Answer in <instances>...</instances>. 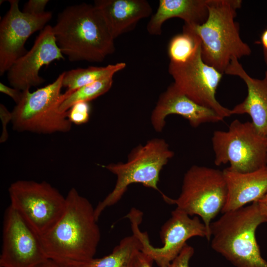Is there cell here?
I'll use <instances>...</instances> for the list:
<instances>
[{"label":"cell","mask_w":267,"mask_h":267,"mask_svg":"<svg viewBox=\"0 0 267 267\" xmlns=\"http://www.w3.org/2000/svg\"><path fill=\"white\" fill-rule=\"evenodd\" d=\"M64 213L46 233L39 237L48 259L59 263L94 258L100 231L90 202L72 188Z\"/></svg>","instance_id":"cell-1"},{"label":"cell","mask_w":267,"mask_h":267,"mask_svg":"<svg viewBox=\"0 0 267 267\" xmlns=\"http://www.w3.org/2000/svg\"><path fill=\"white\" fill-rule=\"evenodd\" d=\"M52 31L62 53L72 62H101L115 51L114 39L94 4L66 7Z\"/></svg>","instance_id":"cell-2"},{"label":"cell","mask_w":267,"mask_h":267,"mask_svg":"<svg viewBox=\"0 0 267 267\" xmlns=\"http://www.w3.org/2000/svg\"><path fill=\"white\" fill-rule=\"evenodd\" d=\"M242 3L241 0H207L208 14L205 22L183 26L199 37L203 61L223 74L233 58L239 59L251 53L235 20Z\"/></svg>","instance_id":"cell-3"},{"label":"cell","mask_w":267,"mask_h":267,"mask_svg":"<svg viewBox=\"0 0 267 267\" xmlns=\"http://www.w3.org/2000/svg\"><path fill=\"white\" fill-rule=\"evenodd\" d=\"M222 214L210 224L212 248L235 267H267L255 235L267 222L258 202Z\"/></svg>","instance_id":"cell-4"},{"label":"cell","mask_w":267,"mask_h":267,"mask_svg":"<svg viewBox=\"0 0 267 267\" xmlns=\"http://www.w3.org/2000/svg\"><path fill=\"white\" fill-rule=\"evenodd\" d=\"M174 154L165 140L153 138L133 149L126 163L102 166L115 175L117 180L113 190L94 208L96 219L98 220L106 208L118 202L132 183H141L159 191L163 196L165 194L158 187L159 175Z\"/></svg>","instance_id":"cell-5"},{"label":"cell","mask_w":267,"mask_h":267,"mask_svg":"<svg viewBox=\"0 0 267 267\" xmlns=\"http://www.w3.org/2000/svg\"><path fill=\"white\" fill-rule=\"evenodd\" d=\"M63 72L47 86L31 92L23 91L20 101L12 112L13 129L18 132L50 134L66 133L72 127L68 111L62 112L59 106L71 93H61Z\"/></svg>","instance_id":"cell-6"},{"label":"cell","mask_w":267,"mask_h":267,"mask_svg":"<svg viewBox=\"0 0 267 267\" xmlns=\"http://www.w3.org/2000/svg\"><path fill=\"white\" fill-rule=\"evenodd\" d=\"M227 192L223 171L193 165L184 174L178 198L173 199L166 195L163 198L169 204H176L190 216L200 218L210 233L212 221L222 213Z\"/></svg>","instance_id":"cell-7"},{"label":"cell","mask_w":267,"mask_h":267,"mask_svg":"<svg viewBox=\"0 0 267 267\" xmlns=\"http://www.w3.org/2000/svg\"><path fill=\"white\" fill-rule=\"evenodd\" d=\"M211 141L216 166L228 163L227 168L238 173L266 167L267 138L257 132L251 122L235 119L227 131H215Z\"/></svg>","instance_id":"cell-8"},{"label":"cell","mask_w":267,"mask_h":267,"mask_svg":"<svg viewBox=\"0 0 267 267\" xmlns=\"http://www.w3.org/2000/svg\"><path fill=\"white\" fill-rule=\"evenodd\" d=\"M10 205L40 237L56 223L63 215L66 198L46 182L18 180L8 188Z\"/></svg>","instance_id":"cell-9"},{"label":"cell","mask_w":267,"mask_h":267,"mask_svg":"<svg viewBox=\"0 0 267 267\" xmlns=\"http://www.w3.org/2000/svg\"><path fill=\"white\" fill-rule=\"evenodd\" d=\"M182 210L176 208L171 217L162 225L160 237L163 245L155 247L150 242L146 232L139 229L142 213L133 208L127 215L131 224L133 234L141 242V251L150 257L159 267H167L178 255L190 238L199 236L210 241L211 235L198 216L191 217Z\"/></svg>","instance_id":"cell-10"},{"label":"cell","mask_w":267,"mask_h":267,"mask_svg":"<svg viewBox=\"0 0 267 267\" xmlns=\"http://www.w3.org/2000/svg\"><path fill=\"white\" fill-rule=\"evenodd\" d=\"M168 71L174 80V85L191 99L212 109L223 119L232 115L231 110L221 105L216 98L223 74L203 61L201 45L185 61L170 62Z\"/></svg>","instance_id":"cell-11"},{"label":"cell","mask_w":267,"mask_h":267,"mask_svg":"<svg viewBox=\"0 0 267 267\" xmlns=\"http://www.w3.org/2000/svg\"><path fill=\"white\" fill-rule=\"evenodd\" d=\"M48 259L38 235L9 205L4 213L0 267H35Z\"/></svg>","instance_id":"cell-12"},{"label":"cell","mask_w":267,"mask_h":267,"mask_svg":"<svg viewBox=\"0 0 267 267\" xmlns=\"http://www.w3.org/2000/svg\"><path fill=\"white\" fill-rule=\"evenodd\" d=\"M8 1L9 9L0 23L1 76L27 52L24 46L28 39L36 32L42 31L52 17L49 11L40 15L24 13L19 8V0Z\"/></svg>","instance_id":"cell-13"},{"label":"cell","mask_w":267,"mask_h":267,"mask_svg":"<svg viewBox=\"0 0 267 267\" xmlns=\"http://www.w3.org/2000/svg\"><path fill=\"white\" fill-rule=\"evenodd\" d=\"M57 45L52 26L47 25L40 33L31 48L18 59L7 71V79L13 88L21 91L43 84L39 75L42 67L54 60L64 59Z\"/></svg>","instance_id":"cell-14"},{"label":"cell","mask_w":267,"mask_h":267,"mask_svg":"<svg viewBox=\"0 0 267 267\" xmlns=\"http://www.w3.org/2000/svg\"><path fill=\"white\" fill-rule=\"evenodd\" d=\"M177 114L187 120L194 128L206 123H216L223 119L211 109L195 102L179 90L173 83L160 96L151 116L152 125L160 132L165 126V119Z\"/></svg>","instance_id":"cell-15"},{"label":"cell","mask_w":267,"mask_h":267,"mask_svg":"<svg viewBox=\"0 0 267 267\" xmlns=\"http://www.w3.org/2000/svg\"><path fill=\"white\" fill-rule=\"evenodd\" d=\"M224 74L239 77L247 88L246 97L230 109L231 114H248L257 132L267 138V71L262 79L252 78L234 57Z\"/></svg>","instance_id":"cell-16"},{"label":"cell","mask_w":267,"mask_h":267,"mask_svg":"<svg viewBox=\"0 0 267 267\" xmlns=\"http://www.w3.org/2000/svg\"><path fill=\"white\" fill-rule=\"evenodd\" d=\"M227 198L222 213L258 202L267 192V167L248 173L223 170Z\"/></svg>","instance_id":"cell-17"},{"label":"cell","mask_w":267,"mask_h":267,"mask_svg":"<svg viewBox=\"0 0 267 267\" xmlns=\"http://www.w3.org/2000/svg\"><path fill=\"white\" fill-rule=\"evenodd\" d=\"M94 5L114 40L133 30L140 20L152 12L150 3L146 0H96Z\"/></svg>","instance_id":"cell-18"},{"label":"cell","mask_w":267,"mask_h":267,"mask_svg":"<svg viewBox=\"0 0 267 267\" xmlns=\"http://www.w3.org/2000/svg\"><path fill=\"white\" fill-rule=\"evenodd\" d=\"M208 14L207 0H160L156 12L147 24V31L151 35H160L163 24L173 18L182 19L186 25H200Z\"/></svg>","instance_id":"cell-19"},{"label":"cell","mask_w":267,"mask_h":267,"mask_svg":"<svg viewBox=\"0 0 267 267\" xmlns=\"http://www.w3.org/2000/svg\"><path fill=\"white\" fill-rule=\"evenodd\" d=\"M142 248L139 239L132 234L123 238L110 254L103 257L56 263L61 267H130L134 256Z\"/></svg>","instance_id":"cell-20"},{"label":"cell","mask_w":267,"mask_h":267,"mask_svg":"<svg viewBox=\"0 0 267 267\" xmlns=\"http://www.w3.org/2000/svg\"><path fill=\"white\" fill-rule=\"evenodd\" d=\"M126 66L124 62L109 64L105 66H89L85 68H77L63 72L62 86L72 92L86 85L97 81L114 76L117 72Z\"/></svg>","instance_id":"cell-21"},{"label":"cell","mask_w":267,"mask_h":267,"mask_svg":"<svg viewBox=\"0 0 267 267\" xmlns=\"http://www.w3.org/2000/svg\"><path fill=\"white\" fill-rule=\"evenodd\" d=\"M200 45V40L195 34L183 28L182 33L174 36L169 43L168 53L170 62L185 61Z\"/></svg>","instance_id":"cell-22"},{"label":"cell","mask_w":267,"mask_h":267,"mask_svg":"<svg viewBox=\"0 0 267 267\" xmlns=\"http://www.w3.org/2000/svg\"><path fill=\"white\" fill-rule=\"evenodd\" d=\"M113 76H110L83 86L71 93L59 106L62 112L67 111L79 102H88L105 93L112 87Z\"/></svg>","instance_id":"cell-23"},{"label":"cell","mask_w":267,"mask_h":267,"mask_svg":"<svg viewBox=\"0 0 267 267\" xmlns=\"http://www.w3.org/2000/svg\"><path fill=\"white\" fill-rule=\"evenodd\" d=\"M90 111L89 102H79L68 110V118L72 123L76 125L85 124L89 120Z\"/></svg>","instance_id":"cell-24"},{"label":"cell","mask_w":267,"mask_h":267,"mask_svg":"<svg viewBox=\"0 0 267 267\" xmlns=\"http://www.w3.org/2000/svg\"><path fill=\"white\" fill-rule=\"evenodd\" d=\"M194 253V248L186 244L178 255L167 267H189V262Z\"/></svg>","instance_id":"cell-25"},{"label":"cell","mask_w":267,"mask_h":267,"mask_svg":"<svg viewBox=\"0 0 267 267\" xmlns=\"http://www.w3.org/2000/svg\"><path fill=\"white\" fill-rule=\"evenodd\" d=\"M48 0H29L25 4L22 11L32 15H40L44 13Z\"/></svg>","instance_id":"cell-26"},{"label":"cell","mask_w":267,"mask_h":267,"mask_svg":"<svg viewBox=\"0 0 267 267\" xmlns=\"http://www.w3.org/2000/svg\"><path fill=\"white\" fill-rule=\"evenodd\" d=\"M0 118L2 126L0 142L3 143L7 140L8 137L7 125L10 121H12V112H9L7 108L2 104H0Z\"/></svg>","instance_id":"cell-27"},{"label":"cell","mask_w":267,"mask_h":267,"mask_svg":"<svg viewBox=\"0 0 267 267\" xmlns=\"http://www.w3.org/2000/svg\"><path fill=\"white\" fill-rule=\"evenodd\" d=\"M153 260L140 251L134 256L130 267H152Z\"/></svg>","instance_id":"cell-28"},{"label":"cell","mask_w":267,"mask_h":267,"mask_svg":"<svg viewBox=\"0 0 267 267\" xmlns=\"http://www.w3.org/2000/svg\"><path fill=\"white\" fill-rule=\"evenodd\" d=\"M0 91L11 97L16 104L21 100L23 93L22 91L14 88L9 87L1 82L0 83Z\"/></svg>","instance_id":"cell-29"},{"label":"cell","mask_w":267,"mask_h":267,"mask_svg":"<svg viewBox=\"0 0 267 267\" xmlns=\"http://www.w3.org/2000/svg\"><path fill=\"white\" fill-rule=\"evenodd\" d=\"M260 43L263 49L265 62L267 65V28L265 29L261 34Z\"/></svg>","instance_id":"cell-30"},{"label":"cell","mask_w":267,"mask_h":267,"mask_svg":"<svg viewBox=\"0 0 267 267\" xmlns=\"http://www.w3.org/2000/svg\"><path fill=\"white\" fill-rule=\"evenodd\" d=\"M35 267H61L54 261L48 259Z\"/></svg>","instance_id":"cell-31"},{"label":"cell","mask_w":267,"mask_h":267,"mask_svg":"<svg viewBox=\"0 0 267 267\" xmlns=\"http://www.w3.org/2000/svg\"><path fill=\"white\" fill-rule=\"evenodd\" d=\"M259 204H260L261 211L262 213L263 214V215L266 218V220H267V206H265L264 205L260 204V203H259Z\"/></svg>","instance_id":"cell-32"},{"label":"cell","mask_w":267,"mask_h":267,"mask_svg":"<svg viewBox=\"0 0 267 267\" xmlns=\"http://www.w3.org/2000/svg\"><path fill=\"white\" fill-rule=\"evenodd\" d=\"M258 202L267 206V192Z\"/></svg>","instance_id":"cell-33"},{"label":"cell","mask_w":267,"mask_h":267,"mask_svg":"<svg viewBox=\"0 0 267 267\" xmlns=\"http://www.w3.org/2000/svg\"><path fill=\"white\" fill-rule=\"evenodd\" d=\"M266 166L267 167V160H266Z\"/></svg>","instance_id":"cell-34"}]
</instances>
